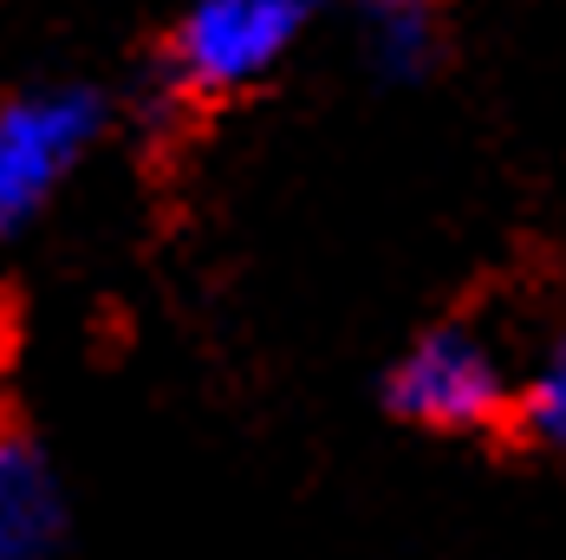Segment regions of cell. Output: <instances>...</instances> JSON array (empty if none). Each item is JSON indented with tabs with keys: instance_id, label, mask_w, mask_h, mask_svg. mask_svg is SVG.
<instances>
[{
	"instance_id": "6da1fadb",
	"label": "cell",
	"mask_w": 566,
	"mask_h": 560,
	"mask_svg": "<svg viewBox=\"0 0 566 560\" xmlns=\"http://www.w3.org/2000/svg\"><path fill=\"white\" fill-rule=\"evenodd\" d=\"M319 13L326 0H189L164 40L157 79L182 105L241 98L300 53Z\"/></svg>"
},
{
	"instance_id": "7a4b0ae2",
	"label": "cell",
	"mask_w": 566,
	"mask_h": 560,
	"mask_svg": "<svg viewBox=\"0 0 566 560\" xmlns=\"http://www.w3.org/2000/svg\"><path fill=\"white\" fill-rule=\"evenodd\" d=\"M112 124V98L92 79H46L0 98V248L53 209Z\"/></svg>"
},
{
	"instance_id": "3957f363",
	"label": "cell",
	"mask_w": 566,
	"mask_h": 560,
	"mask_svg": "<svg viewBox=\"0 0 566 560\" xmlns=\"http://www.w3.org/2000/svg\"><path fill=\"white\" fill-rule=\"evenodd\" d=\"M514 378L502 345L462 320L417 333L385 372V411L397 424L437 431V437H475L514 417Z\"/></svg>"
},
{
	"instance_id": "277c9868",
	"label": "cell",
	"mask_w": 566,
	"mask_h": 560,
	"mask_svg": "<svg viewBox=\"0 0 566 560\" xmlns=\"http://www.w3.org/2000/svg\"><path fill=\"white\" fill-rule=\"evenodd\" d=\"M72 535V502L46 444L0 417V560H59Z\"/></svg>"
},
{
	"instance_id": "5b68a950",
	"label": "cell",
	"mask_w": 566,
	"mask_h": 560,
	"mask_svg": "<svg viewBox=\"0 0 566 560\" xmlns=\"http://www.w3.org/2000/svg\"><path fill=\"white\" fill-rule=\"evenodd\" d=\"M358 27V59L378 85H423L443 65V7L437 0H358L352 7Z\"/></svg>"
},
{
	"instance_id": "8992f818",
	"label": "cell",
	"mask_w": 566,
	"mask_h": 560,
	"mask_svg": "<svg viewBox=\"0 0 566 560\" xmlns=\"http://www.w3.org/2000/svg\"><path fill=\"white\" fill-rule=\"evenodd\" d=\"M509 424L534 449H547L554 463H566V326L541 345V359H534L527 378L514 385V417Z\"/></svg>"
},
{
	"instance_id": "52a82bcc",
	"label": "cell",
	"mask_w": 566,
	"mask_h": 560,
	"mask_svg": "<svg viewBox=\"0 0 566 560\" xmlns=\"http://www.w3.org/2000/svg\"><path fill=\"white\" fill-rule=\"evenodd\" d=\"M326 7H358V0H326Z\"/></svg>"
}]
</instances>
